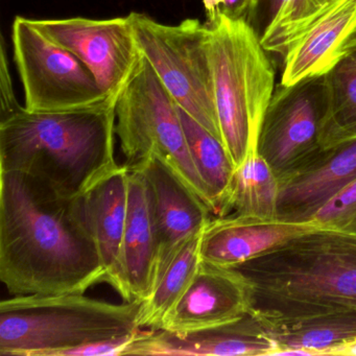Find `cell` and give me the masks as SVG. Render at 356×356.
<instances>
[{"label":"cell","instance_id":"6da1fadb","mask_svg":"<svg viewBox=\"0 0 356 356\" xmlns=\"http://www.w3.org/2000/svg\"><path fill=\"white\" fill-rule=\"evenodd\" d=\"M0 280L13 296L85 293L105 281L80 197L0 172Z\"/></svg>","mask_w":356,"mask_h":356},{"label":"cell","instance_id":"7a4b0ae2","mask_svg":"<svg viewBox=\"0 0 356 356\" xmlns=\"http://www.w3.org/2000/svg\"><path fill=\"white\" fill-rule=\"evenodd\" d=\"M233 268L258 325L356 314V235L316 228Z\"/></svg>","mask_w":356,"mask_h":356},{"label":"cell","instance_id":"3957f363","mask_svg":"<svg viewBox=\"0 0 356 356\" xmlns=\"http://www.w3.org/2000/svg\"><path fill=\"white\" fill-rule=\"evenodd\" d=\"M112 99L83 109L0 120V172L24 175L63 199H78L120 168L114 158Z\"/></svg>","mask_w":356,"mask_h":356},{"label":"cell","instance_id":"277c9868","mask_svg":"<svg viewBox=\"0 0 356 356\" xmlns=\"http://www.w3.org/2000/svg\"><path fill=\"white\" fill-rule=\"evenodd\" d=\"M205 24L218 128L237 168L257 147L276 76L250 20L218 13Z\"/></svg>","mask_w":356,"mask_h":356},{"label":"cell","instance_id":"5b68a950","mask_svg":"<svg viewBox=\"0 0 356 356\" xmlns=\"http://www.w3.org/2000/svg\"><path fill=\"white\" fill-rule=\"evenodd\" d=\"M143 301L122 304L85 293L14 296L0 302V355L58 356L91 341L139 330Z\"/></svg>","mask_w":356,"mask_h":356},{"label":"cell","instance_id":"8992f818","mask_svg":"<svg viewBox=\"0 0 356 356\" xmlns=\"http://www.w3.org/2000/svg\"><path fill=\"white\" fill-rule=\"evenodd\" d=\"M115 114L124 165L156 156L210 207L207 188L189 153L178 105L145 58L118 95Z\"/></svg>","mask_w":356,"mask_h":356},{"label":"cell","instance_id":"52a82bcc","mask_svg":"<svg viewBox=\"0 0 356 356\" xmlns=\"http://www.w3.org/2000/svg\"><path fill=\"white\" fill-rule=\"evenodd\" d=\"M143 58L177 105L220 137L214 105L208 29L199 19L164 24L143 13L129 14Z\"/></svg>","mask_w":356,"mask_h":356},{"label":"cell","instance_id":"ba28073f","mask_svg":"<svg viewBox=\"0 0 356 356\" xmlns=\"http://www.w3.org/2000/svg\"><path fill=\"white\" fill-rule=\"evenodd\" d=\"M12 47L29 111H70L111 99L85 64L47 38L32 19L15 18Z\"/></svg>","mask_w":356,"mask_h":356},{"label":"cell","instance_id":"9c48e42d","mask_svg":"<svg viewBox=\"0 0 356 356\" xmlns=\"http://www.w3.org/2000/svg\"><path fill=\"white\" fill-rule=\"evenodd\" d=\"M327 76L275 88L257 140L258 154L281 179L323 149L328 110Z\"/></svg>","mask_w":356,"mask_h":356},{"label":"cell","instance_id":"30bf717a","mask_svg":"<svg viewBox=\"0 0 356 356\" xmlns=\"http://www.w3.org/2000/svg\"><path fill=\"white\" fill-rule=\"evenodd\" d=\"M33 20L47 38L74 54L106 97L118 101L143 60L130 17Z\"/></svg>","mask_w":356,"mask_h":356},{"label":"cell","instance_id":"8fae6325","mask_svg":"<svg viewBox=\"0 0 356 356\" xmlns=\"http://www.w3.org/2000/svg\"><path fill=\"white\" fill-rule=\"evenodd\" d=\"M128 168L140 172L151 191L158 238L156 285L183 245L204 230L213 213L208 204L156 156L143 158Z\"/></svg>","mask_w":356,"mask_h":356},{"label":"cell","instance_id":"7c38bea8","mask_svg":"<svg viewBox=\"0 0 356 356\" xmlns=\"http://www.w3.org/2000/svg\"><path fill=\"white\" fill-rule=\"evenodd\" d=\"M249 314L247 287L236 270L201 261L188 289L159 330L184 335L237 322Z\"/></svg>","mask_w":356,"mask_h":356},{"label":"cell","instance_id":"4fadbf2b","mask_svg":"<svg viewBox=\"0 0 356 356\" xmlns=\"http://www.w3.org/2000/svg\"><path fill=\"white\" fill-rule=\"evenodd\" d=\"M356 179V139L324 147L279 179L277 220L310 222L314 214Z\"/></svg>","mask_w":356,"mask_h":356},{"label":"cell","instance_id":"5bb4252c","mask_svg":"<svg viewBox=\"0 0 356 356\" xmlns=\"http://www.w3.org/2000/svg\"><path fill=\"white\" fill-rule=\"evenodd\" d=\"M356 49V0H333L282 55L280 84L330 74Z\"/></svg>","mask_w":356,"mask_h":356},{"label":"cell","instance_id":"9a60e30c","mask_svg":"<svg viewBox=\"0 0 356 356\" xmlns=\"http://www.w3.org/2000/svg\"><path fill=\"white\" fill-rule=\"evenodd\" d=\"M276 343L262 334L248 314L237 322L178 335L164 330L141 331L127 355H270Z\"/></svg>","mask_w":356,"mask_h":356},{"label":"cell","instance_id":"2e32d148","mask_svg":"<svg viewBox=\"0 0 356 356\" xmlns=\"http://www.w3.org/2000/svg\"><path fill=\"white\" fill-rule=\"evenodd\" d=\"M316 228L314 222L216 216L202 234V261L234 268Z\"/></svg>","mask_w":356,"mask_h":356},{"label":"cell","instance_id":"e0dca14e","mask_svg":"<svg viewBox=\"0 0 356 356\" xmlns=\"http://www.w3.org/2000/svg\"><path fill=\"white\" fill-rule=\"evenodd\" d=\"M128 184V166H120L80 197L87 224L105 268V282L118 291L124 301H130L122 270Z\"/></svg>","mask_w":356,"mask_h":356},{"label":"cell","instance_id":"ac0fdd59","mask_svg":"<svg viewBox=\"0 0 356 356\" xmlns=\"http://www.w3.org/2000/svg\"><path fill=\"white\" fill-rule=\"evenodd\" d=\"M157 260V231L149 184L140 172L129 170L122 270L130 301H145L153 293Z\"/></svg>","mask_w":356,"mask_h":356},{"label":"cell","instance_id":"d6986e66","mask_svg":"<svg viewBox=\"0 0 356 356\" xmlns=\"http://www.w3.org/2000/svg\"><path fill=\"white\" fill-rule=\"evenodd\" d=\"M278 195V178L257 149H254L235 168L218 216L277 220Z\"/></svg>","mask_w":356,"mask_h":356},{"label":"cell","instance_id":"ffe728a7","mask_svg":"<svg viewBox=\"0 0 356 356\" xmlns=\"http://www.w3.org/2000/svg\"><path fill=\"white\" fill-rule=\"evenodd\" d=\"M258 326L262 334L276 343L274 350L295 348L308 350L314 356L326 355L331 348L356 339V314L314 316Z\"/></svg>","mask_w":356,"mask_h":356},{"label":"cell","instance_id":"44dd1931","mask_svg":"<svg viewBox=\"0 0 356 356\" xmlns=\"http://www.w3.org/2000/svg\"><path fill=\"white\" fill-rule=\"evenodd\" d=\"M178 109L191 159L207 188L212 213L218 216L236 168L222 141L179 106Z\"/></svg>","mask_w":356,"mask_h":356},{"label":"cell","instance_id":"7402d4cb","mask_svg":"<svg viewBox=\"0 0 356 356\" xmlns=\"http://www.w3.org/2000/svg\"><path fill=\"white\" fill-rule=\"evenodd\" d=\"M202 234L203 231L183 245L156 283L149 299L143 301L137 321L139 328L159 330L162 318L188 289L202 261Z\"/></svg>","mask_w":356,"mask_h":356},{"label":"cell","instance_id":"603a6c76","mask_svg":"<svg viewBox=\"0 0 356 356\" xmlns=\"http://www.w3.org/2000/svg\"><path fill=\"white\" fill-rule=\"evenodd\" d=\"M333 0H270V18L260 42L266 51L282 56L289 45L318 19Z\"/></svg>","mask_w":356,"mask_h":356},{"label":"cell","instance_id":"cb8c5ba5","mask_svg":"<svg viewBox=\"0 0 356 356\" xmlns=\"http://www.w3.org/2000/svg\"><path fill=\"white\" fill-rule=\"evenodd\" d=\"M329 103L322 147L356 139V68L341 63L327 74Z\"/></svg>","mask_w":356,"mask_h":356},{"label":"cell","instance_id":"d4e9b609","mask_svg":"<svg viewBox=\"0 0 356 356\" xmlns=\"http://www.w3.org/2000/svg\"><path fill=\"white\" fill-rule=\"evenodd\" d=\"M310 222L318 228L356 235V179L327 202Z\"/></svg>","mask_w":356,"mask_h":356},{"label":"cell","instance_id":"484cf974","mask_svg":"<svg viewBox=\"0 0 356 356\" xmlns=\"http://www.w3.org/2000/svg\"><path fill=\"white\" fill-rule=\"evenodd\" d=\"M141 329L131 334L105 341H91L60 352L58 356H120L127 355L131 343L139 337Z\"/></svg>","mask_w":356,"mask_h":356},{"label":"cell","instance_id":"4316f807","mask_svg":"<svg viewBox=\"0 0 356 356\" xmlns=\"http://www.w3.org/2000/svg\"><path fill=\"white\" fill-rule=\"evenodd\" d=\"M15 93H14L13 82L10 74L9 62L6 51L5 40L1 41V56H0V120L11 115L14 112L22 108Z\"/></svg>","mask_w":356,"mask_h":356},{"label":"cell","instance_id":"83f0119b","mask_svg":"<svg viewBox=\"0 0 356 356\" xmlns=\"http://www.w3.org/2000/svg\"><path fill=\"white\" fill-rule=\"evenodd\" d=\"M207 19L216 14L224 13L235 18H245L255 12L252 0H202Z\"/></svg>","mask_w":356,"mask_h":356},{"label":"cell","instance_id":"f1b7e54d","mask_svg":"<svg viewBox=\"0 0 356 356\" xmlns=\"http://www.w3.org/2000/svg\"><path fill=\"white\" fill-rule=\"evenodd\" d=\"M326 355H356V339L331 348L327 351Z\"/></svg>","mask_w":356,"mask_h":356},{"label":"cell","instance_id":"f546056e","mask_svg":"<svg viewBox=\"0 0 356 356\" xmlns=\"http://www.w3.org/2000/svg\"><path fill=\"white\" fill-rule=\"evenodd\" d=\"M343 64L350 66V67L356 68V49L355 51L352 53V55L343 62Z\"/></svg>","mask_w":356,"mask_h":356},{"label":"cell","instance_id":"4dcf8cb0","mask_svg":"<svg viewBox=\"0 0 356 356\" xmlns=\"http://www.w3.org/2000/svg\"><path fill=\"white\" fill-rule=\"evenodd\" d=\"M260 0H252V3H253L254 9H257L258 5H259Z\"/></svg>","mask_w":356,"mask_h":356}]
</instances>
